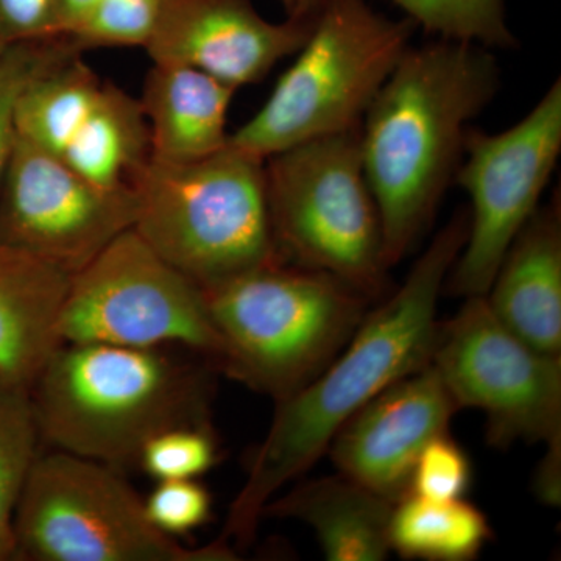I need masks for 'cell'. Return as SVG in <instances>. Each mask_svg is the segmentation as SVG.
<instances>
[{
  "label": "cell",
  "mask_w": 561,
  "mask_h": 561,
  "mask_svg": "<svg viewBox=\"0 0 561 561\" xmlns=\"http://www.w3.org/2000/svg\"><path fill=\"white\" fill-rule=\"evenodd\" d=\"M467 232L468 217L457 214L421 254L400 289L367 312L341 353L312 381L276 402L220 540L247 548L267 502L327 454L343 424L391 383L430 364L438 298Z\"/></svg>",
  "instance_id": "1"
},
{
  "label": "cell",
  "mask_w": 561,
  "mask_h": 561,
  "mask_svg": "<svg viewBox=\"0 0 561 561\" xmlns=\"http://www.w3.org/2000/svg\"><path fill=\"white\" fill-rule=\"evenodd\" d=\"M500 84L485 47L460 41L402 55L360 124V154L389 267L413 249L456 175L468 122Z\"/></svg>",
  "instance_id": "2"
},
{
  "label": "cell",
  "mask_w": 561,
  "mask_h": 561,
  "mask_svg": "<svg viewBox=\"0 0 561 561\" xmlns=\"http://www.w3.org/2000/svg\"><path fill=\"white\" fill-rule=\"evenodd\" d=\"M39 437L121 468L161 432L206 423L202 373L162 348L62 343L31 389Z\"/></svg>",
  "instance_id": "3"
},
{
  "label": "cell",
  "mask_w": 561,
  "mask_h": 561,
  "mask_svg": "<svg viewBox=\"0 0 561 561\" xmlns=\"http://www.w3.org/2000/svg\"><path fill=\"white\" fill-rule=\"evenodd\" d=\"M133 230L203 290L280 261L273 239L264 160L227 146L209 157H149L131 176Z\"/></svg>",
  "instance_id": "4"
},
{
  "label": "cell",
  "mask_w": 561,
  "mask_h": 561,
  "mask_svg": "<svg viewBox=\"0 0 561 561\" xmlns=\"http://www.w3.org/2000/svg\"><path fill=\"white\" fill-rule=\"evenodd\" d=\"M203 291L224 343L220 370L276 402L341 353L371 301L328 273L283 261Z\"/></svg>",
  "instance_id": "5"
},
{
  "label": "cell",
  "mask_w": 561,
  "mask_h": 561,
  "mask_svg": "<svg viewBox=\"0 0 561 561\" xmlns=\"http://www.w3.org/2000/svg\"><path fill=\"white\" fill-rule=\"evenodd\" d=\"M413 25L383 16L367 0H324L297 58L262 108L230 133V144L265 160L298 144L359 128L411 47Z\"/></svg>",
  "instance_id": "6"
},
{
  "label": "cell",
  "mask_w": 561,
  "mask_h": 561,
  "mask_svg": "<svg viewBox=\"0 0 561 561\" xmlns=\"http://www.w3.org/2000/svg\"><path fill=\"white\" fill-rule=\"evenodd\" d=\"M264 173L279 260L328 273L368 300L382 295L390 267L360 127L272 154Z\"/></svg>",
  "instance_id": "7"
},
{
  "label": "cell",
  "mask_w": 561,
  "mask_h": 561,
  "mask_svg": "<svg viewBox=\"0 0 561 561\" xmlns=\"http://www.w3.org/2000/svg\"><path fill=\"white\" fill-rule=\"evenodd\" d=\"M14 559L234 561L228 542L186 548L150 522L138 491L110 465L58 451L36 457L14 512Z\"/></svg>",
  "instance_id": "8"
},
{
  "label": "cell",
  "mask_w": 561,
  "mask_h": 561,
  "mask_svg": "<svg viewBox=\"0 0 561 561\" xmlns=\"http://www.w3.org/2000/svg\"><path fill=\"white\" fill-rule=\"evenodd\" d=\"M58 335L61 343L186 346L219 370L224 359L205 291L154 253L133 228L70 276Z\"/></svg>",
  "instance_id": "9"
},
{
  "label": "cell",
  "mask_w": 561,
  "mask_h": 561,
  "mask_svg": "<svg viewBox=\"0 0 561 561\" xmlns=\"http://www.w3.org/2000/svg\"><path fill=\"white\" fill-rule=\"evenodd\" d=\"M431 364L460 409L485 415L490 445L561 446V356L513 334L485 297L467 298L451 320L438 321Z\"/></svg>",
  "instance_id": "10"
},
{
  "label": "cell",
  "mask_w": 561,
  "mask_h": 561,
  "mask_svg": "<svg viewBox=\"0 0 561 561\" xmlns=\"http://www.w3.org/2000/svg\"><path fill=\"white\" fill-rule=\"evenodd\" d=\"M561 151V80L513 127L494 135L468 130L457 183L470 195L467 241L449 272L448 289L483 297L505 253L540 208Z\"/></svg>",
  "instance_id": "11"
},
{
  "label": "cell",
  "mask_w": 561,
  "mask_h": 561,
  "mask_svg": "<svg viewBox=\"0 0 561 561\" xmlns=\"http://www.w3.org/2000/svg\"><path fill=\"white\" fill-rule=\"evenodd\" d=\"M136 220L130 184L105 190L18 136L0 187V241L76 275Z\"/></svg>",
  "instance_id": "12"
},
{
  "label": "cell",
  "mask_w": 561,
  "mask_h": 561,
  "mask_svg": "<svg viewBox=\"0 0 561 561\" xmlns=\"http://www.w3.org/2000/svg\"><path fill=\"white\" fill-rule=\"evenodd\" d=\"M459 411L430 362L354 413L334 435L327 454L339 474L394 504L411 493L421 451L449 431Z\"/></svg>",
  "instance_id": "13"
},
{
  "label": "cell",
  "mask_w": 561,
  "mask_h": 561,
  "mask_svg": "<svg viewBox=\"0 0 561 561\" xmlns=\"http://www.w3.org/2000/svg\"><path fill=\"white\" fill-rule=\"evenodd\" d=\"M316 14L271 22L251 0H162L147 50L151 61L187 66L232 90L260 83L308 39Z\"/></svg>",
  "instance_id": "14"
},
{
  "label": "cell",
  "mask_w": 561,
  "mask_h": 561,
  "mask_svg": "<svg viewBox=\"0 0 561 561\" xmlns=\"http://www.w3.org/2000/svg\"><path fill=\"white\" fill-rule=\"evenodd\" d=\"M483 297L496 319L527 345L561 356L560 201L535 210Z\"/></svg>",
  "instance_id": "15"
},
{
  "label": "cell",
  "mask_w": 561,
  "mask_h": 561,
  "mask_svg": "<svg viewBox=\"0 0 561 561\" xmlns=\"http://www.w3.org/2000/svg\"><path fill=\"white\" fill-rule=\"evenodd\" d=\"M70 275L0 241V381L31 390L62 345L58 317Z\"/></svg>",
  "instance_id": "16"
},
{
  "label": "cell",
  "mask_w": 561,
  "mask_h": 561,
  "mask_svg": "<svg viewBox=\"0 0 561 561\" xmlns=\"http://www.w3.org/2000/svg\"><path fill=\"white\" fill-rule=\"evenodd\" d=\"M236 90L202 70L153 62L139 99L150 131V157L190 162L227 146Z\"/></svg>",
  "instance_id": "17"
},
{
  "label": "cell",
  "mask_w": 561,
  "mask_h": 561,
  "mask_svg": "<svg viewBox=\"0 0 561 561\" xmlns=\"http://www.w3.org/2000/svg\"><path fill=\"white\" fill-rule=\"evenodd\" d=\"M393 504L345 476L297 483L267 502L262 518L295 519L316 534L331 561H381L389 557Z\"/></svg>",
  "instance_id": "18"
},
{
  "label": "cell",
  "mask_w": 561,
  "mask_h": 561,
  "mask_svg": "<svg viewBox=\"0 0 561 561\" xmlns=\"http://www.w3.org/2000/svg\"><path fill=\"white\" fill-rule=\"evenodd\" d=\"M150 157V131L138 99L103 81L87 121L60 154L62 161L95 186L114 190Z\"/></svg>",
  "instance_id": "19"
},
{
  "label": "cell",
  "mask_w": 561,
  "mask_h": 561,
  "mask_svg": "<svg viewBox=\"0 0 561 561\" xmlns=\"http://www.w3.org/2000/svg\"><path fill=\"white\" fill-rule=\"evenodd\" d=\"M493 538L489 519L471 502L408 494L391 511L390 551L402 559L470 561Z\"/></svg>",
  "instance_id": "20"
},
{
  "label": "cell",
  "mask_w": 561,
  "mask_h": 561,
  "mask_svg": "<svg viewBox=\"0 0 561 561\" xmlns=\"http://www.w3.org/2000/svg\"><path fill=\"white\" fill-rule=\"evenodd\" d=\"M103 81L80 58V51L43 70L18 105L20 138L60 157L101 92Z\"/></svg>",
  "instance_id": "21"
},
{
  "label": "cell",
  "mask_w": 561,
  "mask_h": 561,
  "mask_svg": "<svg viewBox=\"0 0 561 561\" xmlns=\"http://www.w3.org/2000/svg\"><path fill=\"white\" fill-rule=\"evenodd\" d=\"M38 424L31 390L0 381V561L14 559V512L36 460Z\"/></svg>",
  "instance_id": "22"
},
{
  "label": "cell",
  "mask_w": 561,
  "mask_h": 561,
  "mask_svg": "<svg viewBox=\"0 0 561 561\" xmlns=\"http://www.w3.org/2000/svg\"><path fill=\"white\" fill-rule=\"evenodd\" d=\"M413 24L443 39L478 46H516L508 28L504 0H393Z\"/></svg>",
  "instance_id": "23"
},
{
  "label": "cell",
  "mask_w": 561,
  "mask_h": 561,
  "mask_svg": "<svg viewBox=\"0 0 561 561\" xmlns=\"http://www.w3.org/2000/svg\"><path fill=\"white\" fill-rule=\"evenodd\" d=\"M79 51L66 36L11 44L0 55V187L18 140L16 113L24 91L43 70Z\"/></svg>",
  "instance_id": "24"
},
{
  "label": "cell",
  "mask_w": 561,
  "mask_h": 561,
  "mask_svg": "<svg viewBox=\"0 0 561 561\" xmlns=\"http://www.w3.org/2000/svg\"><path fill=\"white\" fill-rule=\"evenodd\" d=\"M162 0H98L69 36L77 50L135 47L149 43Z\"/></svg>",
  "instance_id": "25"
},
{
  "label": "cell",
  "mask_w": 561,
  "mask_h": 561,
  "mask_svg": "<svg viewBox=\"0 0 561 561\" xmlns=\"http://www.w3.org/2000/svg\"><path fill=\"white\" fill-rule=\"evenodd\" d=\"M219 460V445L208 424L161 432L140 453L138 465L157 481L197 479Z\"/></svg>",
  "instance_id": "26"
},
{
  "label": "cell",
  "mask_w": 561,
  "mask_h": 561,
  "mask_svg": "<svg viewBox=\"0 0 561 561\" xmlns=\"http://www.w3.org/2000/svg\"><path fill=\"white\" fill-rule=\"evenodd\" d=\"M471 481L470 457L446 432L421 451L409 494L434 501L461 500L470 490Z\"/></svg>",
  "instance_id": "27"
},
{
  "label": "cell",
  "mask_w": 561,
  "mask_h": 561,
  "mask_svg": "<svg viewBox=\"0 0 561 561\" xmlns=\"http://www.w3.org/2000/svg\"><path fill=\"white\" fill-rule=\"evenodd\" d=\"M144 505L150 522L173 538L208 523L213 511L209 491L195 479L158 481Z\"/></svg>",
  "instance_id": "28"
},
{
  "label": "cell",
  "mask_w": 561,
  "mask_h": 561,
  "mask_svg": "<svg viewBox=\"0 0 561 561\" xmlns=\"http://www.w3.org/2000/svg\"><path fill=\"white\" fill-rule=\"evenodd\" d=\"M60 36V0H0V41L5 46Z\"/></svg>",
  "instance_id": "29"
},
{
  "label": "cell",
  "mask_w": 561,
  "mask_h": 561,
  "mask_svg": "<svg viewBox=\"0 0 561 561\" xmlns=\"http://www.w3.org/2000/svg\"><path fill=\"white\" fill-rule=\"evenodd\" d=\"M561 446H549L537 476V493L549 505L560 504Z\"/></svg>",
  "instance_id": "30"
},
{
  "label": "cell",
  "mask_w": 561,
  "mask_h": 561,
  "mask_svg": "<svg viewBox=\"0 0 561 561\" xmlns=\"http://www.w3.org/2000/svg\"><path fill=\"white\" fill-rule=\"evenodd\" d=\"M98 0H60V35L69 36L79 27Z\"/></svg>",
  "instance_id": "31"
},
{
  "label": "cell",
  "mask_w": 561,
  "mask_h": 561,
  "mask_svg": "<svg viewBox=\"0 0 561 561\" xmlns=\"http://www.w3.org/2000/svg\"><path fill=\"white\" fill-rule=\"evenodd\" d=\"M324 0H301L300 7H298L297 13L294 14V18H306L312 16V14L317 13V10L320 9L321 3Z\"/></svg>",
  "instance_id": "32"
},
{
  "label": "cell",
  "mask_w": 561,
  "mask_h": 561,
  "mask_svg": "<svg viewBox=\"0 0 561 561\" xmlns=\"http://www.w3.org/2000/svg\"><path fill=\"white\" fill-rule=\"evenodd\" d=\"M301 0H283L284 7H286L289 16H294L297 13L298 7H300Z\"/></svg>",
  "instance_id": "33"
},
{
  "label": "cell",
  "mask_w": 561,
  "mask_h": 561,
  "mask_svg": "<svg viewBox=\"0 0 561 561\" xmlns=\"http://www.w3.org/2000/svg\"><path fill=\"white\" fill-rule=\"evenodd\" d=\"M5 47L9 46H5V44H3L2 41H0V55H2V51L5 50Z\"/></svg>",
  "instance_id": "34"
}]
</instances>
